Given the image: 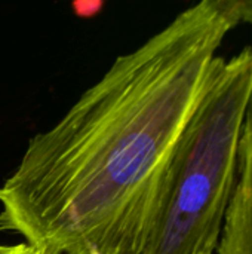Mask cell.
Wrapping results in <instances>:
<instances>
[{"label":"cell","mask_w":252,"mask_h":254,"mask_svg":"<svg viewBox=\"0 0 252 254\" xmlns=\"http://www.w3.org/2000/svg\"><path fill=\"white\" fill-rule=\"evenodd\" d=\"M227 0H202L108 70L0 186V231L39 254H144L177 141L224 37Z\"/></svg>","instance_id":"cell-1"},{"label":"cell","mask_w":252,"mask_h":254,"mask_svg":"<svg viewBox=\"0 0 252 254\" xmlns=\"http://www.w3.org/2000/svg\"><path fill=\"white\" fill-rule=\"evenodd\" d=\"M252 97V46L217 57L171 156L144 254H215L238 182Z\"/></svg>","instance_id":"cell-2"},{"label":"cell","mask_w":252,"mask_h":254,"mask_svg":"<svg viewBox=\"0 0 252 254\" xmlns=\"http://www.w3.org/2000/svg\"><path fill=\"white\" fill-rule=\"evenodd\" d=\"M215 254H252V97L239 143L235 195Z\"/></svg>","instance_id":"cell-3"},{"label":"cell","mask_w":252,"mask_h":254,"mask_svg":"<svg viewBox=\"0 0 252 254\" xmlns=\"http://www.w3.org/2000/svg\"><path fill=\"white\" fill-rule=\"evenodd\" d=\"M229 7L232 10V13L235 15V18L238 19V22H247L252 25V1L250 0H227Z\"/></svg>","instance_id":"cell-4"},{"label":"cell","mask_w":252,"mask_h":254,"mask_svg":"<svg viewBox=\"0 0 252 254\" xmlns=\"http://www.w3.org/2000/svg\"><path fill=\"white\" fill-rule=\"evenodd\" d=\"M0 254H39L24 243L15 246H0Z\"/></svg>","instance_id":"cell-5"}]
</instances>
